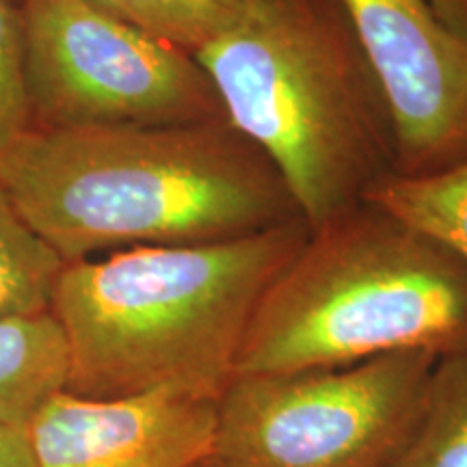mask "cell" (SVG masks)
I'll list each match as a JSON object with an SVG mask.
<instances>
[{"label": "cell", "instance_id": "52a82bcc", "mask_svg": "<svg viewBox=\"0 0 467 467\" xmlns=\"http://www.w3.org/2000/svg\"><path fill=\"white\" fill-rule=\"evenodd\" d=\"M385 107L396 173H433L467 156V35L431 0H340Z\"/></svg>", "mask_w": 467, "mask_h": 467}, {"label": "cell", "instance_id": "8992f818", "mask_svg": "<svg viewBox=\"0 0 467 467\" xmlns=\"http://www.w3.org/2000/svg\"><path fill=\"white\" fill-rule=\"evenodd\" d=\"M26 126H182L225 113L197 58L85 0H20Z\"/></svg>", "mask_w": 467, "mask_h": 467}, {"label": "cell", "instance_id": "3957f363", "mask_svg": "<svg viewBox=\"0 0 467 467\" xmlns=\"http://www.w3.org/2000/svg\"><path fill=\"white\" fill-rule=\"evenodd\" d=\"M192 57L230 126L282 175L309 232L359 206L388 171L375 80L353 35L317 0H254Z\"/></svg>", "mask_w": 467, "mask_h": 467}, {"label": "cell", "instance_id": "e0dca14e", "mask_svg": "<svg viewBox=\"0 0 467 467\" xmlns=\"http://www.w3.org/2000/svg\"><path fill=\"white\" fill-rule=\"evenodd\" d=\"M197 467H223V465H221L217 459H213V457H210V459H206V461H202V463L197 465Z\"/></svg>", "mask_w": 467, "mask_h": 467}, {"label": "cell", "instance_id": "4fadbf2b", "mask_svg": "<svg viewBox=\"0 0 467 467\" xmlns=\"http://www.w3.org/2000/svg\"><path fill=\"white\" fill-rule=\"evenodd\" d=\"M191 55L213 42L254 0H85Z\"/></svg>", "mask_w": 467, "mask_h": 467}, {"label": "cell", "instance_id": "277c9868", "mask_svg": "<svg viewBox=\"0 0 467 467\" xmlns=\"http://www.w3.org/2000/svg\"><path fill=\"white\" fill-rule=\"evenodd\" d=\"M467 344V262L372 203L309 232L265 292L236 375L342 368Z\"/></svg>", "mask_w": 467, "mask_h": 467}, {"label": "cell", "instance_id": "7c38bea8", "mask_svg": "<svg viewBox=\"0 0 467 467\" xmlns=\"http://www.w3.org/2000/svg\"><path fill=\"white\" fill-rule=\"evenodd\" d=\"M66 262L0 191V320L50 312Z\"/></svg>", "mask_w": 467, "mask_h": 467}, {"label": "cell", "instance_id": "8fae6325", "mask_svg": "<svg viewBox=\"0 0 467 467\" xmlns=\"http://www.w3.org/2000/svg\"><path fill=\"white\" fill-rule=\"evenodd\" d=\"M389 467H467V344L437 358L420 422Z\"/></svg>", "mask_w": 467, "mask_h": 467}, {"label": "cell", "instance_id": "5b68a950", "mask_svg": "<svg viewBox=\"0 0 467 467\" xmlns=\"http://www.w3.org/2000/svg\"><path fill=\"white\" fill-rule=\"evenodd\" d=\"M437 355L236 375L217 400L223 467H389L422 416Z\"/></svg>", "mask_w": 467, "mask_h": 467}, {"label": "cell", "instance_id": "7a4b0ae2", "mask_svg": "<svg viewBox=\"0 0 467 467\" xmlns=\"http://www.w3.org/2000/svg\"><path fill=\"white\" fill-rule=\"evenodd\" d=\"M307 236L306 221L292 219L236 241L69 262L50 303L67 347L63 392L217 402L262 296Z\"/></svg>", "mask_w": 467, "mask_h": 467}, {"label": "cell", "instance_id": "9a60e30c", "mask_svg": "<svg viewBox=\"0 0 467 467\" xmlns=\"http://www.w3.org/2000/svg\"><path fill=\"white\" fill-rule=\"evenodd\" d=\"M0 467H35L26 431L0 424Z\"/></svg>", "mask_w": 467, "mask_h": 467}, {"label": "cell", "instance_id": "5bb4252c", "mask_svg": "<svg viewBox=\"0 0 467 467\" xmlns=\"http://www.w3.org/2000/svg\"><path fill=\"white\" fill-rule=\"evenodd\" d=\"M26 121L25 17L20 0H0V137Z\"/></svg>", "mask_w": 467, "mask_h": 467}, {"label": "cell", "instance_id": "9c48e42d", "mask_svg": "<svg viewBox=\"0 0 467 467\" xmlns=\"http://www.w3.org/2000/svg\"><path fill=\"white\" fill-rule=\"evenodd\" d=\"M66 377V337L50 312L0 320V424L26 431Z\"/></svg>", "mask_w": 467, "mask_h": 467}, {"label": "cell", "instance_id": "2e32d148", "mask_svg": "<svg viewBox=\"0 0 467 467\" xmlns=\"http://www.w3.org/2000/svg\"><path fill=\"white\" fill-rule=\"evenodd\" d=\"M431 5L448 26L467 35V0H431Z\"/></svg>", "mask_w": 467, "mask_h": 467}, {"label": "cell", "instance_id": "ba28073f", "mask_svg": "<svg viewBox=\"0 0 467 467\" xmlns=\"http://www.w3.org/2000/svg\"><path fill=\"white\" fill-rule=\"evenodd\" d=\"M217 402L173 394L96 400L57 392L26 426L35 467H197Z\"/></svg>", "mask_w": 467, "mask_h": 467}, {"label": "cell", "instance_id": "30bf717a", "mask_svg": "<svg viewBox=\"0 0 467 467\" xmlns=\"http://www.w3.org/2000/svg\"><path fill=\"white\" fill-rule=\"evenodd\" d=\"M361 202L443 243L467 262V156L433 173L385 171Z\"/></svg>", "mask_w": 467, "mask_h": 467}, {"label": "cell", "instance_id": "6da1fadb", "mask_svg": "<svg viewBox=\"0 0 467 467\" xmlns=\"http://www.w3.org/2000/svg\"><path fill=\"white\" fill-rule=\"evenodd\" d=\"M0 191L66 265L236 241L301 219L277 169L227 119L22 126L0 137Z\"/></svg>", "mask_w": 467, "mask_h": 467}]
</instances>
